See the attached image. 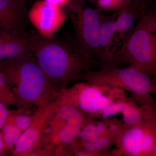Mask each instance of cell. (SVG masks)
<instances>
[{
    "label": "cell",
    "instance_id": "cell-1",
    "mask_svg": "<svg viewBox=\"0 0 156 156\" xmlns=\"http://www.w3.org/2000/svg\"><path fill=\"white\" fill-rule=\"evenodd\" d=\"M40 36L31 44L38 64L53 87L60 89L89 70L91 58L76 43Z\"/></svg>",
    "mask_w": 156,
    "mask_h": 156
},
{
    "label": "cell",
    "instance_id": "cell-2",
    "mask_svg": "<svg viewBox=\"0 0 156 156\" xmlns=\"http://www.w3.org/2000/svg\"><path fill=\"white\" fill-rule=\"evenodd\" d=\"M0 71L16 97V105L24 112L54 100L58 94L31 53L0 62Z\"/></svg>",
    "mask_w": 156,
    "mask_h": 156
},
{
    "label": "cell",
    "instance_id": "cell-3",
    "mask_svg": "<svg viewBox=\"0 0 156 156\" xmlns=\"http://www.w3.org/2000/svg\"><path fill=\"white\" fill-rule=\"evenodd\" d=\"M133 31L119 48L114 63L138 68L156 81V40L152 16L145 12L138 18Z\"/></svg>",
    "mask_w": 156,
    "mask_h": 156
},
{
    "label": "cell",
    "instance_id": "cell-4",
    "mask_svg": "<svg viewBox=\"0 0 156 156\" xmlns=\"http://www.w3.org/2000/svg\"><path fill=\"white\" fill-rule=\"evenodd\" d=\"M79 79L90 83L124 89L140 105L155 103L151 94L156 93V83L145 72L134 66H102L98 70L88 71Z\"/></svg>",
    "mask_w": 156,
    "mask_h": 156
},
{
    "label": "cell",
    "instance_id": "cell-5",
    "mask_svg": "<svg viewBox=\"0 0 156 156\" xmlns=\"http://www.w3.org/2000/svg\"><path fill=\"white\" fill-rule=\"evenodd\" d=\"M126 91L116 87L79 83L60 89L55 100L58 105L76 107L90 118H100L107 108L128 98Z\"/></svg>",
    "mask_w": 156,
    "mask_h": 156
},
{
    "label": "cell",
    "instance_id": "cell-6",
    "mask_svg": "<svg viewBox=\"0 0 156 156\" xmlns=\"http://www.w3.org/2000/svg\"><path fill=\"white\" fill-rule=\"evenodd\" d=\"M156 142V113L136 125H126L116 138L115 156H151Z\"/></svg>",
    "mask_w": 156,
    "mask_h": 156
},
{
    "label": "cell",
    "instance_id": "cell-7",
    "mask_svg": "<svg viewBox=\"0 0 156 156\" xmlns=\"http://www.w3.org/2000/svg\"><path fill=\"white\" fill-rule=\"evenodd\" d=\"M81 0H73L71 5L73 11L72 19L76 31L77 41L90 58L100 61L99 45L100 11L84 6Z\"/></svg>",
    "mask_w": 156,
    "mask_h": 156
},
{
    "label": "cell",
    "instance_id": "cell-8",
    "mask_svg": "<svg viewBox=\"0 0 156 156\" xmlns=\"http://www.w3.org/2000/svg\"><path fill=\"white\" fill-rule=\"evenodd\" d=\"M58 105L55 99L38 108L32 115L30 126L20 135L12 150V155L27 156L44 138L48 124L56 112Z\"/></svg>",
    "mask_w": 156,
    "mask_h": 156
},
{
    "label": "cell",
    "instance_id": "cell-9",
    "mask_svg": "<svg viewBox=\"0 0 156 156\" xmlns=\"http://www.w3.org/2000/svg\"><path fill=\"white\" fill-rule=\"evenodd\" d=\"M31 23L40 35L52 37L59 29L66 18L62 7L52 5L45 1L34 4L28 13Z\"/></svg>",
    "mask_w": 156,
    "mask_h": 156
},
{
    "label": "cell",
    "instance_id": "cell-10",
    "mask_svg": "<svg viewBox=\"0 0 156 156\" xmlns=\"http://www.w3.org/2000/svg\"><path fill=\"white\" fill-rule=\"evenodd\" d=\"M117 14L101 15L100 16L99 45L100 63L102 66L115 65L117 52L115 46L116 27L115 21Z\"/></svg>",
    "mask_w": 156,
    "mask_h": 156
},
{
    "label": "cell",
    "instance_id": "cell-11",
    "mask_svg": "<svg viewBox=\"0 0 156 156\" xmlns=\"http://www.w3.org/2000/svg\"><path fill=\"white\" fill-rule=\"evenodd\" d=\"M145 13V9L139 3L129 0L127 5L117 13L115 18L116 34L115 42L122 45L134 29V22Z\"/></svg>",
    "mask_w": 156,
    "mask_h": 156
},
{
    "label": "cell",
    "instance_id": "cell-12",
    "mask_svg": "<svg viewBox=\"0 0 156 156\" xmlns=\"http://www.w3.org/2000/svg\"><path fill=\"white\" fill-rule=\"evenodd\" d=\"M22 12L17 0H0V29L10 30L19 25Z\"/></svg>",
    "mask_w": 156,
    "mask_h": 156
},
{
    "label": "cell",
    "instance_id": "cell-13",
    "mask_svg": "<svg viewBox=\"0 0 156 156\" xmlns=\"http://www.w3.org/2000/svg\"><path fill=\"white\" fill-rule=\"evenodd\" d=\"M112 120L109 119L97 121L94 118H89L81 128L77 138L78 144L83 143L91 140L109 133L108 128Z\"/></svg>",
    "mask_w": 156,
    "mask_h": 156
},
{
    "label": "cell",
    "instance_id": "cell-14",
    "mask_svg": "<svg viewBox=\"0 0 156 156\" xmlns=\"http://www.w3.org/2000/svg\"><path fill=\"white\" fill-rule=\"evenodd\" d=\"M115 136L108 133L83 143L78 144L74 141L70 145L82 149L89 153L90 156H112L111 153L103 151L115 145Z\"/></svg>",
    "mask_w": 156,
    "mask_h": 156
},
{
    "label": "cell",
    "instance_id": "cell-15",
    "mask_svg": "<svg viewBox=\"0 0 156 156\" xmlns=\"http://www.w3.org/2000/svg\"><path fill=\"white\" fill-rule=\"evenodd\" d=\"M31 42L18 37L0 45V62L30 53Z\"/></svg>",
    "mask_w": 156,
    "mask_h": 156
},
{
    "label": "cell",
    "instance_id": "cell-16",
    "mask_svg": "<svg viewBox=\"0 0 156 156\" xmlns=\"http://www.w3.org/2000/svg\"><path fill=\"white\" fill-rule=\"evenodd\" d=\"M55 114L66 122L82 128L90 118L77 108L69 104L58 105Z\"/></svg>",
    "mask_w": 156,
    "mask_h": 156
},
{
    "label": "cell",
    "instance_id": "cell-17",
    "mask_svg": "<svg viewBox=\"0 0 156 156\" xmlns=\"http://www.w3.org/2000/svg\"><path fill=\"white\" fill-rule=\"evenodd\" d=\"M1 130L6 151H12L22 134L15 122L12 112H9L8 117Z\"/></svg>",
    "mask_w": 156,
    "mask_h": 156
},
{
    "label": "cell",
    "instance_id": "cell-18",
    "mask_svg": "<svg viewBox=\"0 0 156 156\" xmlns=\"http://www.w3.org/2000/svg\"><path fill=\"white\" fill-rule=\"evenodd\" d=\"M81 128V127L69 123H63L58 129L56 136L51 140L50 145L54 149L58 144H72L77 138Z\"/></svg>",
    "mask_w": 156,
    "mask_h": 156
},
{
    "label": "cell",
    "instance_id": "cell-19",
    "mask_svg": "<svg viewBox=\"0 0 156 156\" xmlns=\"http://www.w3.org/2000/svg\"><path fill=\"white\" fill-rule=\"evenodd\" d=\"M0 102L6 106L16 105V98L5 77L0 71Z\"/></svg>",
    "mask_w": 156,
    "mask_h": 156
},
{
    "label": "cell",
    "instance_id": "cell-20",
    "mask_svg": "<svg viewBox=\"0 0 156 156\" xmlns=\"http://www.w3.org/2000/svg\"><path fill=\"white\" fill-rule=\"evenodd\" d=\"M97 9L100 11H119L128 4L129 0H95Z\"/></svg>",
    "mask_w": 156,
    "mask_h": 156
},
{
    "label": "cell",
    "instance_id": "cell-21",
    "mask_svg": "<svg viewBox=\"0 0 156 156\" xmlns=\"http://www.w3.org/2000/svg\"><path fill=\"white\" fill-rule=\"evenodd\" d=\"M15 122L20 131L23 133L28 128L32 121V115H28L27 113L22 111L12 112Z\"/></svg>",
    "mask_w": 156,
    "mask_h": 156
},
{
    "label": "cell",
    "instance_id": "cell-22",
    "mask_svg": "<svg viewBox=\"0 0 156 156\" xmlns=\"http://www.w3.org/2000/svg\"><path fill=\"white\" fill-rule=\"evenodd\" d=\"M145 11L150 13L152 16L154 20V36L156 40V3L148 2L147 3Z\"/></svg>",
    "mask_w": 156,
    "mask_h": 156
},
{
    "label": "cell",
    "instance_id": "cell-23",
    "mask_svg": "<svg viewBox=\"0 0 156 156\" xmlns=\"http://www.w3.org/2000/svg\"><path fill=\"white\" fill-rule=\"evenodd\" d=\"M15 37L9 30L0 29V45L9 41Z\"/></svg>",
    "mask_w": 156,
    "mask_h": 156
},
{
    "label": "cell",
    "instance_id": "cell-24",
    "mask_svg": "<svg viewBox=\"0 0 156 156\" xmlns=\"http://www.w3.org/2000/svg\"><path fill=\"white\" fill-rule=\"evenodd\" d=\"M6 106L4 104L0 102V130L9 114V111Z\"/></svg>",
    "mask_w": 156,
    "mask_h": 156
},
{
    "label": "cell",
    "instance_id": "cell-25",
    "mask_svg": "<svg viewBox=\"0 0 156 156\" xmlns=\"http://www.w3.org/2000/svg\"><path fill=\"white\" fill-rule=\"evenodd\" d=\"M44 1L52 5L62 7V6L69 4L70 0H44Z\"/></svg>",
    "mask_w": 156,
    "mask_h": 156
},
{
    "label": "cell",
    "instance_id": "cell-26",
    "mask_svg": "<svg viewBox=\"0 0 156 156\" xmlns=\"http://www.w3.org/2000/svg\"><path fill=\"white\" fill-rule=\"evenodd\" d=\"M5 151H6L5 148V145L3 143L2 134H0V156L3 154V153Z\"/></svg>",
    "mask_w": 156,
    "mask_h": 156
},
{
    "label": "cell",
    "instance_id": "cell-27",
    "mask_svg": "<svg viewBox=\"0 0 156 156\" xmlns=\"http://www.w3.org/2000/svg\"><path fill=\"white\" fill-rule=\"evenodd\" d=\"M134 1L137 2L141 6H143V7L145 8L147 2H148L149 0H134Z\"/></svg>",
    "mask_w": 156,
    "mask_h": 156
},
{
    "label": "cell",
    "instance_id": "cell-28",
    "mask_svg": "<svg viewBox=\"0 0 156 156\" xmlns=\"http://www.w3.org/2000/svg\"><path fill=\"white\" fill-rule=\"evenodd\" d=\"M151 156H156V142L154 146L153 149L152 151L151 154Z\"/></svg>",
    "mask_w": 156,
    "mask_h": 156
},
{
    "label": "cell",
    "instance_id": "cell-29",
    "mask_svg": "<svg viewBox=\"0 0 156 156\" xmlns=\"http://www.w3.org/2000/svg\"><path fill=\"white\" fill-rule=\"evenodd\" d=\"M148 2H152L156 3V0H149Z\"/></svg>",
    "mask_w": 156,
    "mask_h": 156
},
{
    "label": "cell",
    "instance_id": "cell-30",
    "mask_svg": "<svg viewBox=\"0 0 156 156\" xmlns=\"http://www.w3.org/2000/svg\"><path fill=\"white\" fill-rule=\"evenodd\" d=\"M91 1H92V0H91Z\"/></svg>",
    "mask_w": 156,
    "mask_h": 156
}]
</instances>
